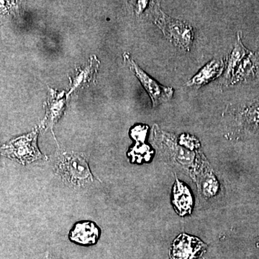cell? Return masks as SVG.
Returning <instances> with one entry per match:
<instances>
[{
    "label": "cell",
    "instance_id": "6da1fadb",
    "mask_svg": "<svg viewBox=\"0 0 259 259\" xmlns=\"http://www.w3.org/2000/svg\"><path fill=\"white\" fill-rule=\"evenodd\" d=\"M152 9L153 22L166 38L176 47L190 51L194 37L192 27L182 20L172 18L165 14L160 8L159 3L153 4Z\"/></svg>",
    "mask_w": 259,
    "mask_h": 259
},
{
    "label": "cell",
    "instance_id": "7a4b0ae2",
    "mask_svg": "<svg viewBox=\"0 0 259 259\" xmlns=\"http://www.w3.org/2000/svg\"><path fill=\"white\" fill-rule=\"evenodd\" d=\"M56 171L64 182L75 187H84L93 182V174L83 153H63L56 162Z\"/></svg>",
    "mask_w": 259,
    "mask_h": 259
},
{
    "label": "cell",
    "instance_id": "3957f363",
    "mask_svg": "<svg viewBox=\"0 0 259 259\" xmlns=\"http://www.w3.org/2000/svg\"><path fill=\"white\" fill-rule=\"evenodd\" d=\"M38 130L17 138L0 148L2 154L25 165L41 159L42 155L37 146Z\"/></svg>",
    "mask_w": 259,
    "mask_h": 259
},
{
    "label": "cell",
    "instance_id": "277c9868",
    "mask_svg": "<svg viewBox=\"0 0 259 259\" xmlns=\"http://www.w3.org/2000/svg\"><path fill=\"white\" fill-rule=\"evenodd\" d=\"M123 56L124 60L129 66L130 69L139 79L151 97L153 107H157L158 105H161L172 98L174 95L173 89L160 84L156 80L146 74L144 70L141 69L139 66L131 59L127 53L124 54Z\"/></svg>",
    "mask_w": 259,
    "mask_h": 259
},
{
    "label": "cell",
    "instance_id": "5b68a950",
    "mask_svg": "<svg viewBox=\"0 0 259 259\" xmlns=\"http://www.w3.org/2000/svg\"><path fill=\"white\" fill-rule=\"evenodd\" d=\"M206 247L199 238L183 233L174 241L170 257L171 259H195L205 251Z\"/></svg>",
    "mask_w": 259,
    "mask_h": 259
},
{
    "label": "cell",
    "instance_id": "8992f818",
    "mask_svg": "<svg viewBox=\"0 0 259 259\" xmlns=\"http://www.w3.org/2000/svg\"><path fill=\"white\" fill-rule=\"evenodd\" d=\"M100 236V228L92 221L76 223L69 233L70 241L86 246L96 244Z\"/></svg>",
    "mask_w": 259,
    "mask_h": 259
},
{
    "label": "cell",
    "instance_id": "52a82bcc",
    "mask_svg": "<svg viewBox=\"0 0 259 259\" xmlns=\"http://www.w3.org/2000/svg\"><path fill=\"white\" fill-rule=\"evenodd\" d=\"M46 116L42 122L44 129H52L54 125L62 117L65 110V99L64 93H58L50 90L48 100L45 103Z\"/></svg>",
    "mask_w": 259,
    "mask_h": 259
},
{
    "label": "cell",
    "instance_id": "ba28073f",
    "mask_svg": "<svg viewBox=\"0 0 259 259\" xmlns=\"http://www.w3.org/2000/svg\"><path fill=\"white\" fill-rule=\"evenodd\" d=\"M100 62L97 60L96 56H93L88 61L84 67H79L76 70V74L70 78V92L68 94L71 95L76 90L86 88L88 85L94 82L96 79L97 70Z\"/></svg>",
    "mask_w": 259,
    "mask_h": 259
},
{
    "label": "cell",
    "instance_id": "9c48e42d",
    "mask_svg": "<svg viewBox=\"0 0 259 259\" xmlns=\"http://www.w3.org/2000/svg\"><path fill=\"white\" fill-rule=\"evenodd\" d=\"M225 69L224 61L213 59L203 66L188 82L187 86L199 88L217 79Z\"/></svg>",
    "mask_w": 259,
    "mask_h": 259
},
{
    "label": "cell",
    "instance_id": "30bf717a",
    "mask_svg": "<svg viewBox=\"0 0 259 259\" xmlns=\"http://www.w3.org/2000/svg\"><path fill=\"white\" fill-rule=\"evenodd\" d=\"M248 52V50L243 45L241 37H240V33H238V39H237L235 47L233 48L231 54L227 58L226 63L225 64L226 65V66H225L226 71H225L222 81L223 86L226 87L231 84L232 79H233V76H234L236 68L238 67L240 62Z\"/></svg>",
    "mask_w": 259,
    "mask_h": 259
},
{
    "label": "cell",
    "instance_id": "8fae6325",
    "mask_svg": "<svg viewBox=\"0 0 259 259\" xmlns=\"http://www.w3.org/2000/svg\"><path fill=\"white\" fill-rule=\"evenodd\" d=\"M172 202L181 216L185 215L192 211L193 206L192 194L188 187L177 179L174 186Z\"/></svg>",
    "mask_w": 259,
    "mask_h": 259
},
{
    "label": "cell",
    "instance_id": "7c38bea8",
    "mask_svg": "<svg viewBox=\"0 0 259 259\" xmlns=\"http://www.w3.org/2000/svg\"><path fill=\"white\" fill-rule=\"evenodd\" d=\"M259 66V55L258 54H250L247 59L240 64L238 69L235 73L232 79L231 84L243 81L251 74H254L255 71L258 69Z\"/></svg>",
    "mask_w": 259,
    "mask_h": 259
},
{
    "label": "cell",
    "instance_id": "4fadbf2b",
    "mask_svg": "<svg viewBox=\"0 0 259 259\" xmlns=\"http://www.w3.org/2000/svg\"><path fill=\"white\" fill-rule=\"evenodd\" d=\"M148 1H139L136 5V10L138 15L141 14L148 5Z\"/></svg>",
    "mask_w": 259,
    "mask_h": 259
},
{
    "label": "cell",
    "instance_id": "5bb4252c",
    "mask_svg": "<svg viewBox=\"0 0 259 259\" xmlns=\"http://www.w3.org/2000/svg\"><path fill=\"white\" fill-rule=\"evenodd\" d=\"M45 259H54V258H53V257L51 256V255L48 254L47 255V257H46Z\"/></svg>",
    "mask_w": 259,
    "mask_h": 259
},
{
    "label": "cell",
    "instance_id": "9a60e30c",
    "mask_svg": "<svg viewBox=\"0 0 259 259\" xmlns=\"http://www.w3.org/2000/svg\"><path fill=\"white\" fill-rule=\"evenodd\" d=\"M258 100H259V97H258Z\"/></svg>",
    "mask_w": 259,
    "mask_h": 259
}]
</instances>
